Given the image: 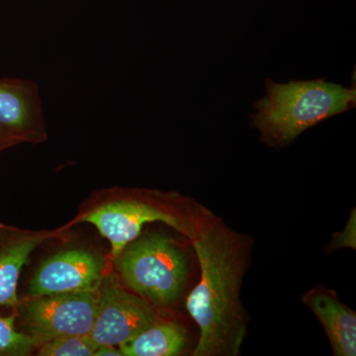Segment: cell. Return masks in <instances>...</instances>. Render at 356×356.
Returning <instances> with one entry per match:
<instances>
[{
	"label": "cell",
	"instance_id": "6da1fadb",
	"mask_svg": "<svg viewBox=\"0 0 356 356\" xmlns=\"http://www.w3.org/2000/svg\"><path fill=\"white\" fill-rule=\"evenodd\" d=\"M191 242L200 266V280L186 301L200 332L192 355H240L248 324L241 289L252 242L212 212Z\"/></svg>",
	"mask_w": 356,
	"mask_h": 356
},
{
	"label": "cell",
	"instance_id": "7a4b0ae2",
	"mask_svg": "<svg viewBox=\"0 0 356 356\" xmlns=\"http://www.w3.org/2000/svg\"><path fill=\"white\" fill-rule=\"evenodd\" d=\"M210 213L178 193L113 187L93 194L69 226L77 222L95 226L108 240L113 261L142 234L145 225L163 222L191 241Z\"/></svg>",
	"mask_w": 356,
	"mask_h": 356
},
{
	"label": "cell",
	"instance_id": "3957f363",
	"mask_svg": "<svg viewBox=\"0 0 356 356\" xmlns=\"http://www.w3.org/2000/svg\"><path fill=\"white\" fill-rule=\"evenodd\" d=\"M264 84L266 95L254 103L250 125L270 147L288 146L309 128L356 104L355 88L325 79L286 83L266 79Z\"/></svg>",
	"mask_w": 356,
	"mask_h": 356
},
{
	"label": "cell",
	"instance_id": "277c9868",
	"mask_svg": "<svg viewBox=\"0 0 356 356\" xmlns=\"http://www.w3.org/2000/svg\"><path fill=\"white\" fill-rule=\"evenodd\" d=\"M112 262L121 282L159 311L175 306L188 282L186 252L163 233L140 235Z\"/></svg>",
	"mask_w": 356,
	"mask_h": 356
},
{
	"label": "cell",
	"instance_id": "5b68a950",
	"mask_svg": "<svg viewBox=\"0 0 356 356\" xmlns=\"http://www.w3.org/2000/svg\"><path fill=\"white\" fill-rule=\"evenodd\" d=\"M99 304V286L81 291L28 297L16 309L26 334L40 344L70 336H88Z\"/></svg>",
	"mask_w": 356,
	"mask_h": 356
},
{
	"label": "cell",
	"instance_id": "8992f818",
	"mask_svg": "<svg viewBox=\"0 0 356 356\" xmlns=\"http://www.w3.org/2000/svg\"><path fill=\"white\" fill-rule=\"evenodd\" d=\"M161 318V311L129 290L116 273L105 274L99 284V304L88 337L97 348H119Z\"/></svg>",
	"mask_w": 356,
	"mask_h": 356
},
{
	"label": "cell",
	"instance_id": "52a82bcc",
	"mask_svg": "<svg viewBox=\"0 0 356 356\" xmlns=\"http://www.w3.org/2000/svg\"><path fill=\"white\" fill-rule=\"evenodd\" d=\"M104 259L86 250L76 248L62 250L44 259L31 281L29 297L47 296L95 289L105 276Z\"/></svg>",
	"mask_w": 356,
	"mask_h": 356
},
{
	"label": "cell",
	"instance_id": "ba28073f",
	"mask_svg": "<svg viewBox=\"0 0 356 356\" xmlns=\"http://www.w3.org/2000/svg\"><path fill=\"white\" fill-rule=\"evenodd\" d=\"M0 133L21 144H40L48 138L38 86L29 79H0Z\"/></svg>",
	"mask_w": 356,
	"mask_h": 356
},
{
	"label": "cell",
	"instance_id": "9c48e42d",
	"mask_svg": "<svg viewBox=\"0 0 356 356\" xmlns=\"http://www.w3.org/2000/svg\"><path fill=\"white\" fill-rule=\"evenodd\" d=\"M65 228L34 231L0 222V311L19 306L17 289L21 271L42 243L65 235Z\"/></svg>",
	"mask_w": 356,
	"mask_h": 356
},
{
	"label": "cell",
	"instance_id": "30bf717a",
	"mask_svg": "<svg viewBox=\"0 0 356 356\" xmlns=\"http://www.w3.org/2000/svg\"><path fill=\"white\" fill-rule=\"evenodd\" d=\"M302 299L324 327L334 355L355 356V312L339 300L334 290L323 285L311 288Z\"/></svg>",
	"mask_w": 356,
	"mask_h": 356
},
{
	"label": "cell",
	"instance_id": "8fae6325",
	"mask_svg": "<svg viewBox=\"0 0 356 356\" xmlns=\"http://www.w3.org/2000/svg\"><path fill=\"white\" fill-rule=\"evenodd\" d=\"M187 339L181 325L161 317L119 348L123 356H177L184 353Z\"/></svg>",
	"mask_w": 356,
	"mask_h": 356
},
{
	"label": "cell",
	"instance_id": "7c38bea8",
	"mask_svg": "<svg viewBox=\"0 0 356 356\" xmlns=\"http://www.w3.org/2000/svg\"><path fill=\"white\" fill-rule=\"evenodd\" d=\"M16 312L0 314V356H28L36 350L34 339L17 327Z\"/></svg>",
	"mask_w": 356,
	"mask_h": 356
},
{
	"label": "cell",
	"instance_id": "4fadbf2b",
	"mask_svg": "<svg viewBox=\"0 0 356 356\" xmlns=\"http://www.w3.org/2000/svg\"><path fill=\"white\" fill-rule=\"evenodd\" d=\"M97 346L88 336L58 337L36 348L40 356H95Z\"/></svg>",
	"mask_w": 356,
	"mask_h": 356
},
{
	"label": "cell",
	"instance_id": "5bb4252c",
	"mask_svg": "<svg viewBox=\"0 0 356 356\" xmlns=\"http://www.w3.org/2000/svg\"><path fill=\"white\" fill-rule=\"evenodd\" d=\"M350 247L355 248V211L353 217H350L348 226L343 232L337 234L332 240V248L337 250L339 248Z\"/></svg>",
	"mask_w": 356,
	"mask_h": 356
},
{
	"label": "cell",
	"instance_id": "9a60e30c",
	"mask_svg": "<svg viewBox=\"0 0 356 356\" xmlns=\"http://www.w3.org/2000/svg\"><path fill=\"white\" fill-rule=\"evenodd\" d=\"M17 145H21L19 140L16 139L13 136L7 135V134L0 133V153L9 149V147L17 146Z\"/></svg>",
	"mask_w": 356,
	"mask_h": 356
},
{
	"label": "cell",
	"instance_id": "2e32d148",
	"mask_svg": "<svg viewBox=\"0 0 356 356\" xmlns=\"http://www.w3.org/2000/svg\"><path fill=\"white\" fill-rule=\"evenodd\" d=\"M95 356H123L120 348L117 346H98Z\"/></svg>",
	"mask_w": 356,
	"mask_h": 356
}]
</instances>
